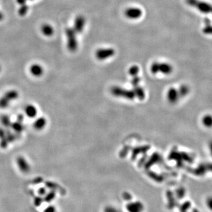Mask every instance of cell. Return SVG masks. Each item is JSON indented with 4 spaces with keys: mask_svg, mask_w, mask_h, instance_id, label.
<instances>
[{
    "mask_svg": "<svg viewBox=\"0 0 212 212\" xmlns=\"http://www.w3.org/2000/svg\"><path fill=\"white\" fill-rule=\"evenodd\" d=\"M180 97L178 90L174 88H170L169 89L167 93V98L169 102L171 103H174L177 102Z\"/></svg>",
    "mask_w": 212,
    "mask_h": 212,
    "instance_id": "7",
    "label": "cell"
},
{
    "mask_svg": "<svg viewBox=\"0 0 212 212\" xmlns=\"http://www.w3.org/2000/svg\"><path fill=\"white\" fill-rule=\"evenodd\" d=\"M203 123L204 125L207 127H210L212 124V118L211 116L209 115H207L205 116L203 119Z\"/></svg>",
    "mask_w": 212,
    "mask_h": 212,
    "instance_id": "18",
    "label": "cell"
},
{
    "mask_svg": "<svg viewBox=\"0 0 212 212\" xmlns=\"http://www.w3.org/2000/svg\"><path fill=\"white\" fill-rule=\"evenodd\" d=\"M139 70H140L139 67L136 65H134L132 67H130V68H129V73L132 77L135 76H137V74H138Z\"/></svg>",
    "mask_w": 212,
    "mask_h": 212,
    "instance_id": "14",
    "label": "cell"
},
{
    "mask_svg": "<svg viewBox=\"0 0 212 212\" xmlns=\"http://www.w3.org/2000/svg\"><path fill=\"white\" fill-rule=\"evenodd\" d=\"M112 93L116 96L123 97L129 99H132L135 97V94L134 91L126 90V89L122 88L120 87H114L111 90Z\"/></svg>",
    "mask_w": 212,
    "mask_h": 212,
    "instance_id": "2",
    "label": "cell"
},
{
    "mask_svg": "<svg viewBox=\"0 0 212 212\" xmlns=\"http://www.w3.org/2000/svg\"><path fill=\"white\" fill-rule=\"evenodd\" d=\"M25 112L26 116L29 118H34L37 113V109L33 105H28L25 108Z\"/></svg>",
    "mask_w": 212,
    "mask_h": 212,
    "instance_id": "11",
    "label": "cell"
},
{
    "mask_svg": "<svg viewBox=\"0 0 212 212\" xmlns=\"http://www.w3.org/2000/svg\"><path fill=\"white\" fill-rule=\"evenodd\" d=\"M41 32L43 34V35H44L45 36H47V37L52 36V35H53L54 32L53 26L50 24H43L41 26Z\"/></svg>",
    "mask_w": 212,
    "mask_h": 212,
    "instance_id": "10",
    "label": "cell"
},
{
    "mask_svg": "<svg viewBox=\"0 0 212 212\" xmlns=\"http://www.w3.org/2000/svg\"><path fill=\"white\" fill-rule=\"evenodd\" d=\"M199 0H186L187 4L193 7H195Z\"/></svg>",
    "mask_w": 212,
    "mask_h": 212,
    "instance_id": "21",
    "label": "cell"
},
{
    "mask_svg": "<svg viewBox=\"0 0 212 212\" xmlns=\"http://www.w3.org/2000/svg\"><path fill=\"white\" fill-rule=\"evenodd\" d=\"M173 71L172 66L166 63H159V72L164 74H170Z\"/></svg>",
    "mask_w": 212,
    "mask_h": 212,
    "instance_id": "9",
    "label": "cell"
},
{
    "mask_svg": "<svg viewBox=\"0 0 212 212\" xmlns=\"http://www.w3.org/2000/svg\"><path fill=\"white\" fill-rule=\"evenodd\" d=\"M140 81V78L138 76H133V78L132 80V84L133 86H136L138 85Z\"/></svg>",
    "mask_w": 212,
    "mask_h": 212,
    "instance_id": "20",
    "label": "cell"
},
{
    "mask_svg": "<svg viewBox=\"0 0 212 212\" xmlns=\"http://www.w3.org/2000/svg\"><path fill=\"white\" fill-rule=\"evenodd\" d=\"M66 35L67 39V48L70 52H76L78 48L76 32L73 28H67L66 29Z\"/></svg>",
    "mask_w": 212,
    "mask_h": 212,
    "instance_id": "1",
    "label": "cell"
},
{
    "mask_svg": "<svg viewBox=\"0 0 212 212\" xmlns=\"http://www.w3.org/2000/svg\"><path fill=\"white\" fill-rule=\"evenodd\" d=\"M150 71L152 74H156L159 73V63L154 62L150 67Z\"/></svg>",
    "mask_w": 212,
    "mask_h": 212,
    "instance_id": "16",
    "label": "cell"
},
{
    "mask_svg": "<svg viewBox=\"0 0 212 212\" xmlns=\"http://www.w3.org/2000/svg\"><path fill=\"white\" fill-rule=\"evenodd\" d=\"M85 24V19L82 15H78L74 20L73 29L76 33H81L84 29Z\"/></svg>",
    "mask_w": 212,
    "mask_h": 212,
    "instance_id": "5",
    "label": "cell"
},
{
    "mask_svg": "<svg viewBox=\"0 0 212 212\" xmlns=\"http://www.w3.org/2000/svg\"><path fill=\"white\" fill-rule=\"evenodd\" d=\"M3 17H4L3 14L1 13H0V20H1L3 18Z\"/></svg>",
    "mask_w": 212,
    "mask_h": 212,
    "instance_id": "24",
    "label": "cell"
},
{
    "mask_svg": "<svg viewBox=\"0 0 212 212\" xmlns=\"http://www.w3.org/2000/svg\"><path fill=\"white\" fill-rule=\"evenodd\" d=\"M205 23L206 24V25H208V24H211V21L209 18H205Z\"/></svg>",
    "mask_w": 212,
    "mask_h": 212,
    "instance_id": "23",
    "label": "cell"
},
{
    "mask_svg": "<svg viewBox=\"0 0 212 212\" xmlns=\"http://www.w3.org/2000/svg\"><path fill=\"white\" fill-rule=\"evenodd\" d=\"M115 53V50L112 48L100 49L96 51V57L99 60H105L114 55Z\"/></svg>",
    "mask_w": 212,
    "mask_h": 212,
    "instance_id": "3",
    "label": "cell"
},
{
    "mask_svg": "<svg viewBox=\"0 0 212 212\" xmlns=\"http://www.w3.org/2000/svg\"><path fill=\"white\" fill-rule=\"evenodd\" d=\"M28 8H29V7L28 5H26V4L21 5V7L19 9V11H18L19 14L21 16L25 15L28 11Z\"/></svg>",
    "mask_w": 212,
    "mask_h": 212,
    "instance_id": "17",
    "label": "cell"
},
{
    "mask_svg": "<svg viewBox=\"0 0 212 212\" xmlns=\"http://www.w3.org/2000/svg\"><path fill=\"white\" fill-rule=\"evenodd\" d=\"M203 32L205 34H211L212 32V27L211 24L206 25L203 29Z\"/></svg>",
    "mask_w": 212,
    "mask_h": 212,
    "instance_id": "19",
    "label": "cell"
},
{
    "mask_svg": "<svg viewBox=\"0 0 212 212\" xmlns=\"http://www.w3.org/2000/svg\"><path fill=\"white\" fill-rule=\"evenodd\" d=\"M26 0H17V2L18 4H20V5H24L26 4Z\"/></svg>",
    "mask_w": 212,
    "mask_h": 212,
    "instance_id": "22",
    "label": "cell"
},
{
    "mask_svg": "<svg viewBox=\"0 0 212 212\" xmlns=\"http://www.w3.org/2000/svg\"><path fill=\"white\" fill-rule=\"evenodd\" d=\"M30 73L34 77H40L43 74V68L38 64H32L30 68Z\"/></svg>",
    "mask_w": 212,
    "mask_h": 212,
    "instance_id": "8",
    "label": "cell"
},
{
    "mask_svg": "<svg viewBox=\"0 0 212 212\" xmlns=\"http://www.w3.org/2000/svg\"><path fill=\"white\" fill-rule=\"evenodd\" d=\"M142 10L137 7H130L124 11L125 16L130 20L138 19L142 16Z\"/></svg>",
    "mask_w": 212,
    "mask_h": 212,
    "instance_id": "4",
    "label": "cell"
},
{
    "mask_svg": "<svg viewBox=\"0 0 212 212\" xmlns=\"http://www.w3.org/2000/svg\"><path fill=\"white\" fill-rule=\"evenodd\" d=\"M178 91H179L180 96H185L186 95H187V94L188 93L189 89L187 85H183L180 87V88L179 90H178Z\"/></svg>",
    "mask_w": 212,
    "mask_h": 212,
    "instance_id": "15",
    "label": "cell"
},
{
    "mask_svg": "<svg viewBox=\"0 0 212 212\" xmlns=\"http://www.w3.org/2000/svg\"><path fill=\"white\" fill-rule=\"evenodd\" d=\"M134 92L135 95H136L138 99H140V100L143 99L145 97V93H144V91L143 90V88L140 86L136 85L134 86Z\"/></svg>",
    "mask_w": 212,
    "mask_h": 212,
    "instance_id": "13",
    "label": "cell"
},
{
    "mask_svg": "<svg viewBox=\"0 0 212 212\" xmlns=\"http://www.w3.org/2000/svg\"><path fill=\"white\" fill-rule=\"evenodd\" d=\"M195 7L200 12L204 14H209L212 11L211 5L205 1H200L199 0Z\"/></svg>",
    "mask_w": 212,
    "mask_h": 212,
    "instance_id": "6",
    "label": "cell"
},
{
    "mask_svg": "<svg viewBox=\"0 0 212 212\" xmlns=\"http://www.w3.org/2000/svg\"><path fill=\"white\" fill-rule=\"evenodd\" d=\"M46 125V120L44 117L37 119L34 124V127L37 130H42Z\"/></svg>",
    "mask_w": 212,
    "mask_h": 212,
    "instance_id": "12",
    "label": "cell"
}]
</instances>
